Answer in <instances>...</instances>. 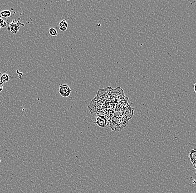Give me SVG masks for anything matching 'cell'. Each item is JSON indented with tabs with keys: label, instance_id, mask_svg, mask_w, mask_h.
<instances>
[{
	"label": "cell",
	"instance_id": "30bf717a",
	"mask_svg": "<svg viewBox=\"0 0 196 193\" xmlns=\"http://www.w3.org/2000/svg\"><path fill=\"white\" fill-rule=\"evenodd\" d=\"M193 89H194V93L196 94V83L194 84V86H193Z\"/></svg>",
	"mask_w": 196,
	"mask_h": 193
},
{
	"label": "cell",
	"instance_id": "6da1fadb",
	"mask_svg": "<svg viewBox=\"0 0 196 193\" xmlns=\"http://www.w3.org/2000/svg\"><path fill=\"white\" fill-rule=\"evenodd\" d=\"M59 93L62 97L66 98L69 97L71 94V89L68 85H60L59 86Z\"/></svg>",
	"mask_w": 196,
	"mask_h": 193
},
{
	"label": "cell",
	"instance_id": "9c48e42d",
	"mask_svg": "<svg viewBox=\"0 0 196 193\" xmlns=\"http://www.w3.org/2000/svg\"><path fill=\"white\" fill-rule=\"evenodd\" d=\"M3 88V84L0 82V93L2 92Z\"/></svg>",
	"mask_w": 196,
	"mask_h": 193
},
{
	"label": "cell",
	"instance_id": "8992f818",
	"mask_svg": "<svg viewBox=\"0 0 196 193\" xmlns=\"http://www.w3.org/2000/svg\"><path fill=\"white\" fill-rule=\"evenodd\" d=\"M0 15H1L2 17L7 18L11 16V12L8 11V10H4V11H2L1 12Z\"/></svg>",
	"mask_w": 196,
	"mask_h": 193
},
{
	"label": "cell",
	"instance_id": "ba28073f",
	"mask_svg": "<svg viewBox=\"0 0 196 193\" xmlns=\"http://www.w3.org/2000/svg\"><path fill=\"white\" fill-rule=\"evenodd\" d=\"M7 25V23L6 21H5L2 19L0 18V28L2 27L4 28L5 27H6Z\"/></svg>",
	"mask_w": 196,
	"mask_h": 193
},
{
	"label": "cell",
	"instance_id": "8fae6325",
	"mask_svg": "<svg viewBox=\"0 0 196 193\" xmlns=\"http://www.w3.org/2000/svg\"><path fill=\"white\" fill-rule=\"evenodd\" d=\"M194 167V168L195 169H196V165H194V167Z\"/></svg>",
	"mask_w": 196,
	"mask_h": 193
},
{
	"label": "cell",
	"instance_id": "7a4b0ae2",
	"mask_svg": "<svg viewBox=\"0 0 196 193\" xmlns=\"http://www.w3.org/2000/svg\"><path fill=\"white\" fill-rule=\"evenodd\" d=\"M188 157L190 159L191 162L194 167V165H196V148H194L193 149L190 150Z\"/></svg>",
	"mask_w": 196,
	"mask_h": 193
},
{
	"label": "cell",
	"instance_id": "5b68a950",
	"mask_svg": "<svg viewBox=\"0 0 196 193\" xmlns=\"http://www.w3.org/2000/svg\"><path fill=\"white\" fill-rule=\"evenodd\" d=\"M9 80H10V76L7 73L2 74L1 77H0V82H1L3 84L7 82Z\"/></svg>",
	"mask_w": 196,
	"mask_h": 193
},
{
	"label": "cell",
	"instance_id": "277c9868",
	"mask_svg": "<svg viewBox=\"0 0 196 193\" xmlns=\"http://www.w3.org/2000/svg\"><path fill=\"white\" fill-rule=\"evenodd\" d=\"M20 29L19 25H17V24H16L14 23H12L10 25V27L7 29L8 30L11 31L13 33H17L18 32L19 30Z\"/></svg>",
	"mask_w": 196,
	"mask_h": 193
},
{
	"label": "cell",
	"instance_id": "52a82bcc",
	"mask_svg": "<svg viewBox=\"0 0 196 193\" xmlns=\"http://www.w3.org/2000/svg\"><path fill=\"white\" fill-rule=\"evenodd\" d=\"M49 34L53 37H55L57 36V34H58L57 30L55 28H53V27L50 28L49 30Z\"/></svg>",
	"mask_w": 196,
	"mask_h": 193
},
{
	"label": "cell",
	"instance_id": "3957f363",
	"mask_svg": "<svg viewBox=\"0 0 196 193\" xmlns=\"http://www.w3.org/2000/svg\"><path fill=\"white\" fill-rule=\"evenodd\" d=\"M59 28L61 31H66L68 28V23L65 20H63L59 22Z\"/></svg>",
	"mask_w": 196,
	"mask_h": 193
}]
</instances>
